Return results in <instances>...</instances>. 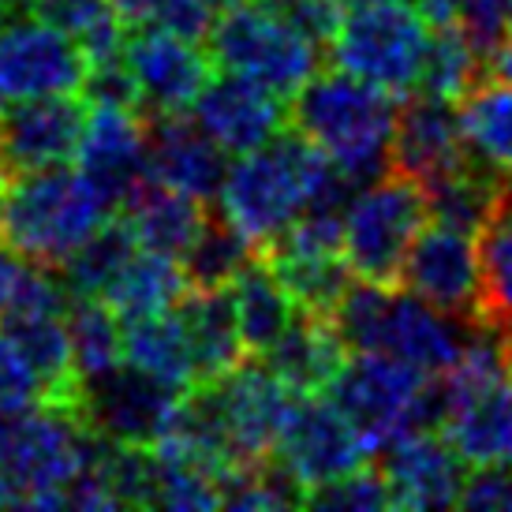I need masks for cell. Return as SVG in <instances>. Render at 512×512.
Segmentation results:
<instances>
[{"mask_svg":"<svg viewBox=\"0 0 512 512\" xmlns=\"http://www.w3.org/2000/svg\"><path fill=\"white\" fill-rule=\"evenodd\" d=\"M187 277L184 266L169 255H157V251H143V247H131L128 258L116 266V273L109 277V285L101 288V296L116 314L120 322L131 318H143V314H157L176 307L187 296Z\"/></svg>","mask_w":512,"mask_h":512,"instance_id":"26","label":"cell"},{"mask_svg":"<svg viewBox=\"0 0 512 512\" xmlns=\"http://www.w3.org/2000/svg\"><path fill=\"white\" fill-rule=\"evenodd\" d=\"M498 344H501V359H505V370H509V378H512V326L501 329Z\"/></svg>","mask_w":512,"mask_h":512,"instance_id":"43","label":"cell"},{"mask_svg":"<svg viewBox=\"0 0 512 512\" xmlns=\"http://www.w3.org/2000/svg\"><path fill=\"white\" fill-rule=\"evenodd\" d=\"M19 270H23V258L15 255L8 243L0 240V314L8 307V299H12V288L19 281Z\"/></svg>","mask_w":512,"mask_h":512,"instance_id":"40","label":"cell"},{"mask_svg":"<svg viewBox=\"0 0 512 512\" xmlns=\"http://www.w3.org/2000/svg\"><path fill=\"white\" fill-rule=\"evenodd\" d=\"M273 460L299 486V494H307L329 479L363 468L370 453L352 423L333 408V400L326 393H311L292 404V415L273 445Z\"/></svg>","mask_w":512,"mask_h":512,"instance_id":"14","label":"cell"},{"mask_svg":"<svg viewBox=\"0 0 512 512\" xmlns=\"http://www.w3.org/2000/svg\"><path fill=\"white\" fill-rule=\"evenodd\" d=\"M456 505L479 512H512V460L479 464V468L464 471V486H460Z\"/></svg>","mask_w":512,"mask_h":512,"instance_id":"38","label":"cell"},{"mask_svg":"<svg viewBox=\"0 0 512 512\" xmlns=\"http://www.w3.org/2000/svg\"><path fill=\"white\" fill-rule=\"evenodd\" d=\"M333 326L348 352H385L408 367L438 378L453 367L479 326L430 307L415 292H393L389 285L352 281L333 307Z\"/></svg>","mask_w":512,"mask_h":512,"instance_id":"4","label":"cell"},{"mask_svg":"<svg viewBox=\"0 0 512 512\" xmlns=\"http://www.w3.org/2000/svg\"><path fill=\"white\" fill-rule=\"evenodd\" d=\"M68 307V341L79 385L98 382L124 363V322L98 296H72Z\"/></svg>","mask_w":512,"mask_h":512,"instance_id":"29","label":"cell"},{"mask_svg":"<svg viewBox=\"0 0 512 512\" xmlns=\"http://www.w3.org/2000/svg\"><path fill=\"white\" fill-rule=\"evenodd\" d=\"M184 389L157 382L143 370L120 363L98 382L79 385L75 412L98 438L113 445H139L150 449L165 438L184 408Z\"/></svg>","mask_w":512,"mask_h":512,"instance_id":"12","label":"cell"},{"mask_svg":"<svg viewBox=\"0 0 512 512\" xmlns=\"http://www.w3.org/2000/svg\"><path fill=\"white\" fill-rule=\"evenodd\" d=\"M131 247H135V240L124 228V221H109L98 236H90L75 255H68L57 266L68 296H101V288L109 285V277L128 258Z\"/></svg>","mask_w":512,"mask_h":512,"instance_id":"34","label":"cell"},{"mask_svg":"<svg viewBox=\"0 0 512 512\" xmlns=\"http://www.w3.org/2000/svg\"><path fill=\"white\" fill-rule=\"evenodd\" d=\"M486 79H498V83L512 86V30L494 45V53L486 57Z\"/></svg>","mask_w":512,"mask_h":512,"instance_id":"41","label":"cell"},{"mask_svg":"<svg viewBox=\"0 0 512 512\" xmlns=\"http://www.w3.org/2000/svg\"><path fill=\"white\" fill-rule=\"evenodd\" d=\"M228 299H232V314H236V329L247 356H266L299 314L262 255H255L236 273V281L228 285Z\"/></svg>","mask_w":512,"mask_h":512,"instance_id":"25","label":"cell"},{"mask_svg":"<svg viewBox=\"0 0 512 512\" xmlns=\"http://www.w3.org/2000/svg\"><path fill=\"white\" fill-rule=\"evenodd\" d=\"M262 4H270L299 34H307L322 53L329 49L344 15V0H262Z\"/></svg>","mask_w":512,"mask_h":512,"instance_id":"39","label":"cell"},{"mask_svg":"<svg viewBox=\"0 0 512 512\" xmlns=\"http://www.w3.org/2000/svg\"><path fill=\"white\" fill-rule=\"evenodd\" d=\"M128 27L169 30L191 42H202L214 27V8L206 0H116Z\"/></svg>","mask_w":512,"mask_h":512,"instance_id":"35","label":"cell"},{"mask_svg":"<svg viewBox=\"0 0 512 512\" xmlns=\"http://www.w3.org/2000/svg\"><path fill=\"white\" fill-rule=\"evenodd\" d=\"M352 195L356 184L348 180V172L337 169L303 135L281 131L266 146L236 154L217 187V214L255 251H262L303 210L344 214Z\"/></svg>","mask_w":512,"mask_h":512,"instance_id":"1","label":"cell"},{"mask_svg":"<svg viewBox=\"0 0 512 512\" xmlns=\"http://www.w3.org/2000/svg\"><path fill=\"white\" fill-rule=\"evenodd\" d=\"M430 42V19L404 0L348 4L341 27L329 42L333 68L378 86L393 98L415 94L423 53Z\"/></svg>","mask_w":512,"mask_h":512,"instance_id":"7","label":"cell"},{"mask_svg":"<svg viewBox=\"0 0 512 512\" xmlns=\"http://www.w3.org/2000/svg\"><path fill=\"white\" fill-rule=\"evenodd\" d=\"M4 12H8V0H0V15H4Z\"/></svg>","mask_w":512,"mask_h":512,"instance_id":"48","label":"cell"},{"mask_svg":"<svg viewBox=\"0 0 512 512\" xmlns=\"http://www.w3.org/2000/svg\"><path fill=\"white\" fill-rule=\"evenodd\" d=\"M400 285L430 307L479 326V243L475 232L427 221L404 258Z\"/></svg>","mask_w":512,"mask_h":512,"instance_id":"15","label":"cell"},{"mask_svg":"<svg viewBox=\"0 0 512 512\" xmlns=\"http://www.w3.org/2000/svg\"><path fill=\"white\" fill-rule=\"evenodd\" d=\"M498 206H505V210H512V176L509 180H501V187H498Z\"/></svg>","mask_w":512,"mask_h":512,"instance_id":"44","label":"cell"},{"mask_svg":"<svg viewBox=\"0 0 512 512\" xmlns=\"http://www.w3.org/2000/svg\"><path fill=\"white\" fill-rule=\"evenodd\" d=\"M344 4H370V0H344Z\"/></svg>","mask_w":512,"mask_h":512,"instance_id":"49","label":"cell"},{"mask_svg":"<svg viewBox=\"0 0 512 512\" xmlns=\"http://www.w3.org/2000/svg\"><path fill=\"white\" fill-rule=\"evenodd\" d=\"M299 505L322 512H374L389 509V490L382 483V471L363 464V468L348 471L341 479H329V483L307 490Z\"/></svg>","mask_w":512,"mask_h":512,"instance_id":"36","label":"cell"},{"mask_svg":"<svg viewBox=\"0 0 512 512\" xmlns=\"http://www.w3.org/2000/svg\"><path fill=\"white\" fill-rule=\"evenodd\" d=\"M427 221V191L419 180L385 169L378 180L363 184L344 206L341 221V251L352 277L370 285H400L404 258Z\"/></svg>","mask_w":512,"mask_h":512,"instance_id":"8","label":"cell"},{"mask_svg":"<svg viewBox=\"0 0 512 512\" xmlns=\"http://www.w3.org/2000/svg\"><path fill=\"white\" fill-rule=\"evenodd\" d=\"M288 124L337 169L348 172L352 184L363 187L389 169L397 98L341 68L314 72L292 94Z\"/></svg>","mask_w":512,"mask_h":512,"instance_id":"3","label":"cell"},{"mask_svg":"<svg viewBox=\"0 0 512 512\" xmlns=\"http://www.w3.org/2000/svg\"><path fill=\"white\" fill-rule=\"evenodd\" d=\"M195 393L236 464L270 460L296 404V393L266 363H236L214 382L195 385Z\"/></svg>","mask_w":512,"mask_h":512,"instance_id":"10","label":"cell"},{"mask_svg":"<svg viewBox=\"0 0 512 512\" xmlns=\"http://www.w3.org/2000/svg\"><path fill=\"white\" fill-rule=\"evenodd\" d=\"M0 105H4V101H0Z\"/></svg>","mask_w":512,"mask_h":512,"instance_id":"50","label":"cell"},{"mask_svg":"<svg viewBox=\"0 0 512 512\" xmlns=\"http://www.w3.org/2000/svg\"><path fill=\"white\" fill-rule=\"evenodd\" d=\"M4 180H8V161H4V154H0V187H4Z\"/></svg>","mask_w":512,"mask_h":512,"instance_id":"46","label":"cell"},{"mask_svg":"<svg viewBox=\"0 0 512 512\" xmlns=\"http://www.w3.org/2000/svg\"><path fill=\"white\" fill-rule=\"evenodd\" d=\"M255 255V247L243 240L225 217L210 214L195 243L187 247V255L180 258V266H184V277L191 288H228L236 281V273Z\"/></svg>","mask_w":512,"mask_h":512,"instance_id":"33","label":"cell"},{"mask_svg":"<svg viewBox=\"0 0 512 512\" xmlns=\"http://www.w3.org/2000/svg\"><path fill=\"white\" fill-rule=\"evenodd\" d=\"M460 135L468 154L483 169L498 172L501 180L512 176V86L498 79H479L464 98L456 101Z\"/></svg>","mask_w":512,"mask_h":512,"instance_id":"28","label":"cell"},{"mask_svg":"<svg viewBox=\"0 0 512 512\" xmlns=\"http://www.w3.org/2000/svg\"><path fill=\"white\" fill-rule=\"evenodd\" d=\"M45 19H53L68 38L86 53L90 68L120 60L128 42V23L116 0H42L34 4Z\"/></svg>","mask_w":512,"mask_h":512,"instance_id":"32","label":"cell"},{"mask_svg":"<svg viewBox=\"0 0 512 512\" xmlns=\"http://www.w3.org/2000/svg\"><path fill=\"white\" fill-rule=\"evenodd\" d=\"M101 438L75 408L38 404L23 412L0 408V468L12 479L19 505L64 509L68 486L94 460Z\"/></svg>","mask_w":512,"mask_h":512,"instance_id":"6","label":"cell"},{"mask_svg":"<svg viewBox=\"0 0 512 512\" xmlns=\"http://www.w3.org/2000/svg\"><path fill=\"white\" fill-rule=\"evenodd\" d=\"M191 116L225 154H247L285 131L288 105L270 86L236 72H221L210 75V83L202 86Z\"/></svg>","mask_w":512,"mask_h":512,"instance_id":"17","label":"cell"},{"mask_svg":"<svg viewBox=\"0 0 512 512\" xmlns=\"http://www.w3.org/2000/svg\"><path fill=\"white\" fill-rule=\"evenodd\" d=\"M75 165L116 202V210L146 184V124L135 105H86Z\"/></svg>","mask_w":512,"mask_h":512,"instance_id":"16","label":"cell"},{"mask_svg":"<svg viewBox=\"0 0 512 512\" xmlns=\"http://www.w3.org/2000/svg\"><path fill=\"white\" fill-rule=\"evenodd\" d=\"M206 42L214 68L255 79L281 98H292L322 68V49L262 0L225 8V15L214 19Z\"/></svg>","mask_w":512,"mask_h":512,"instance_id":"9","label":"cell"},{"mask_svg":"<svg viewBox=\"0 0 512 512\" xmlns=\"http://www.w3.org/2000/svg\"><path fill=\"white\" fill-rule=\"evenodd\" d=\"M83 120L86 105L79 94L4 101L0 105V154L12 172L72 165Z\"/></svg>","mask_w":512,"mask_h":512,"instance_id":"18","label":"cell"},{"mask_svg":"<svg viewBox=\"0 0 512 512\" xmlns=\"http://www.w3.org/2000/svg\"><path fill=\"white\" fill-rule=\"evenodd\" d=\"M176 311L184 318L199 385L214 382L236 363H243L247 352H243L240 329H236L228 288H187V296L176 303Z\"/></svg>","mask_w":512,"mask_h":512,"instance_id":"24","label":"cell"},{"mask_svg":"<svg viewBox=\"0 0 512 512\" xmlns=\"http://www.w3.org/2000/svg\"><path fill=\"white\" fill-rule=\"evenodd\" d=\"M214 12H225V8H236V4H243V0H206Z\"/></svg>","mask_w":512,"mask_h":512,"instance_id":"45","label":"cell"},{"mask_svg":"<svg viewBox=\"0 0 512 512\" xmlns=\"http://www.w3.org/2000/svg\"><path fill=\"white\" fill-rule=\"evenodd\" d=\"M116 217V202L79 165L19 169L0 187V240L23 262L57 270Z\"/></svg>","mask_w":512,"mask_h":512,"instance_id":"2","label":"cell"},{"mask_svg":"<svg viewBox=\"0 0 512 512\" xmlns=\"http://www.w3.org/2000/svg\"><path fill=\"white\" fill-rule=\"evenodd\" d=\"M124 363L184 393L199 385L191 341L176 307L124 322Z\"/></svg>","mask_w":512,"mask_h":512,"instance_id":"27","label":"cell"},{"mask_svg":"<svg viewBox=\"0 0 512 512\" xmlns=\"http://www.w3.org/2000/svg\"><path fill=\"white\" fill-rule=\"evenodd\" d=\"M4 505H19V498H15V486H12V479L4 475V468H0V509Z\"/></svg>","mask_w":512,"mask_h":512,"instance_id":"42","label":"cell"},{"mask_svg":"<svg viewBox=\"0 0 512 512\" xmlns=\"http://www.w3.org/2000/svg\"><path fill=\"white\" fill-rule=\"evenodd\" d=\"M120 214H124V228L131 232L135 247L169 255L176 262L187 255V247L195 243V236H199L206 217H210L199 199L169 191L161 184H150V180L120 206Z\"/></svg>","mask_w":512,"mask_h":512,"instance_id":"23","label":"cell"},{"mask_svg":"<svg viewBox=\"0 0 512 512\" xmlns=\"http://www.w3.org/2000/svg\"><path fill=\"white\" fill-rule=\"evenodd\" d=\"M479 326L501 329L512 326V210L498 206L479 228Z\"/></svg>","mask_w":512,"mask_h":512,"instance_id":"30","label":"cell"},{"mask_svg":"<svg viewBox=\"0 0 512 512\" xmlns=\"http://www.w3.org/2000/svg\"><path fill=\"white\" fill-rule=\"evenodd\" d=\"M38 404H57L38 367L27 359V352L0 329V408L4 412H23Z\"/></svg>","mask_w":512,"mask_h":512,"instance_id":"37","label":"cell"},{"mask_svg":"<svg viewBox=\"0 0 512 512\" xmlns=\"http://www.w3.org/2000/svg\"><path fill=\"white\" fill-rule=\"evenodd\" d=\"M479 79H486V64L468 38V30L460 23H434L415 90L430 98L460 101Z\"/></svg>","mask_w":512,"mask_h":512,"instance_id":"31","label":"cell"},{"mask_svg":"<svg viewBox=\"0 0 512 512\" xmlns=\"http://www.w3.org/2000/svg\"><path fill=\"white\" fill-rule=\"evenodd\" d=\"M225 169L228 154L195 120L154 116V124H146V180L150 184L210 202L217 199Z\"/></svg>","mask_w":512,"mask_h":512,"instance_id":"21","label":"cell"},{"mask_svg":"<svg viewBox=\"0 0 512 512\" xmlns=\"http://www.w3.org/2000/svg\"><path fill=\"white\" fill-rule=\"evenodd\" d=\"M124 72L135 86L139 113L150 116H187L202 86L214 75V57L191 38L169 30L139 27L124 42Z\"/></svg>","mask_w":512,"mask_h":512,"instance_id":"13","label":"cell"},{"mask_svg":"<svg viewBox=\"0 0 512 512\" xmlns=\"http://www.w3.org/2000/svg\"><path fill=\"white\" fill-rule=\"evenodd\" d=\"M471 161L464 135H460V113L456 101L430 98V94H408L397 105V128L389 146V169L412 176L427 187L449 172L464 169Z\"/></svg>","mask_w":512,"mask_h":512,"instance_id":"20","label":"cell"},{"mask_svg":"<svg viewBox=\"0 0 512 512\" xmlns=\"http://www.w3.org/2000/svg\"><path fill=\"white\" fill-rule=\"evenodd\" d=\"M464 460L438 430H412L382 449V483L393 509H453L464 486Z\"/></svg>","mask_w":512,"mask_h":512,"instance_id":"19","label":"cell"},{"mask_svg":"<svg viewBox=\"0 0 512 512\" xmlns=\"http://www.w3.org/2000/svg\"><path fill=\"white\" fill-rule=\"evenodd\" d=\"M505 27L512 30V0H509V12H505Z\"/></svg>","mask_w":512,"mask_h":512,"instance_id":"47","label":"cell"},{"mask_svg":"<svg viewBox=\"0 0 512 512\" xmlns=\"http://www.w3.org/2000/svg\"><path fill=\"white\" fill-rule=\"evenodd\" d=\"M262 359L296 397H311V393H326L333 374L348 359V344L337 333L329 314L299 311L292 318V326L281 333V341Z\"/></svg>","mask_w":512,"mask_h":512,"instance_id":"22","label":"cell"},{"mask_svg":"<svg viewBox=\"0 0 512 512\" xmlns=\"http://www.w3.org/2000/svg\"><path fill=\"white\" fill-rule=\"evenodd\" d=\"M326 397L352 423L370 456L412 430H438L441 419L438 378L385 352H356L344 359L326 385Z\"/></svg>","mask_w":512,"mask_h":512,"instance_id":"5","label":"cell"},{"mask_svg":"<svg viewBox=\"0 0 512 512\" xmlns=\"http://www.w3.org/2000/svg\"><path fill=\"white\" fill-rule=\"evenodd\" d=\"M86 75V53L38 8L0 15V101L83 94Z\"/></svg>","mask_w":512,"mask_h":512,"instance_id":"11","label":"cell"}]
</instances>
